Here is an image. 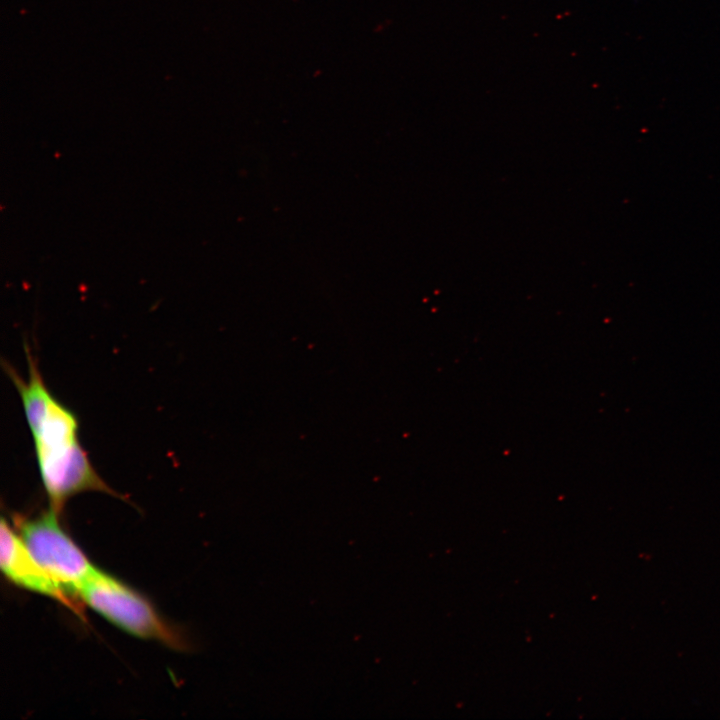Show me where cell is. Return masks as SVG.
Segmentation results:
<instances>
[{
    "instance_id": "obj_3",
    "label": "cell",
    "mask_w": 720,
    "mask_h": 720,
    "mask_svg": "<svg viewBox=\"0 0 720 720\" xmlns=\"http://www.w3.org/2000/svg\"><path fill=\"white\" fill-rule=\"evenodd\" d=\"M59 515L49 509L32 518L15 517L18 534L40 567L69 595L98 569L60 526Z\"/></svg>"
},
{
    "instance_id": "obj_1",
    "label": "cell",
    "mask_w": 720,
    "mask_h": 720,
    "mask_svg": "<svg viewBox=\"0 0 720 720\" xmlns=\"http://www.w3.org/2000/svg\"><path fill=\"white\" fill-rule=\"evenodd\" d=\"M26 356V380L10 365L4 368L23 404L50 509L60 515L69 498L86 491L122 498L94 469L80 444L76 416L51 394L28 348Z\"/></svg>"
},
{
    "instance_id": "obj_4",
    "label": "cell",
    "mask_w": 720,
    "mask_h": 720,
    "mask_svg": "<svg viewBox=\"0 0 720 720\" xmlns=\"http://www.w3.org/2000/svg\"><path fill=\"white\" fill-rule=\"evenodd\" d=\"M0 566L3 574L15 585L72 606L69 596L40 567L19 534L4 518L0 526Z\"/></svg>"
},
{
    "instance_id": "obj_2",
    "label": "cell",
    "mask_w": 720,
    "mask_h": 720,
    "mask_svg": "<svg viewBox=\"0 0 720 720\" xmlns=\"http://www.w3.org/2000/svg\"><path fill=\"white\" fill-rule=\"evenodd\" d=\"M78 596L94 611L134 636L183 649V638L140 594L116 578L98 571L80 588Z\"/></svg>"
}]
</instances>
